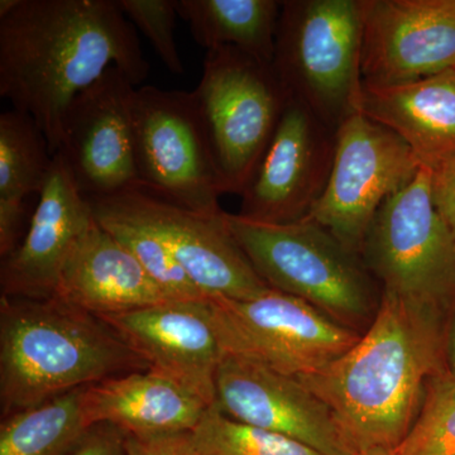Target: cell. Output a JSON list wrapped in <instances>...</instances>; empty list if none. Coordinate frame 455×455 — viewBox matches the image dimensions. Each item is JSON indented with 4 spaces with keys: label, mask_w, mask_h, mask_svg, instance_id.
Returning a JSON list of instances; mask_svg holds the SVG:
<instances>
[{
    "label": "cell",
    "mask_w": 455,
    "mask_h": 455,
    "mask_svg": "<svg viewBox=\"0 0 455 455\" xmlns=\"http://www.w3.org/2000/svg\"><path fill=\"white\" fill-rule=\"evenodd\" d=\"M113 66L134 86L148 77L118 0H20L0 18V97L35 119L52 155L71 101Z\"/></svg>",
    "instance_id": "1"
},
{
    "label": "cell",
    "mask_w": 455,
    "mask_h": 455,
    "mask_svg": "<svg viewBox=\"0 0 455 455\" xmlns=\"http://www.w3.org/2000/svg\"><path fill=\"white\" fill-rule=\"evenodd\" d=\"M447 313L383 290L361 339L333 363L300 381L331 407L355 453L395 449L423 407L427 382L445 366Z\"/></svg>",
    "instance_id": "2"
},
{
    "label": "cell",
    "mask_w": 455,
    "mask_h": 455,
    "mask_svg": "<svg viewBox=\"0 0 455 455\" xmlns=\"http://www.w3.org/2000/svg\"><path fill=\"white\" fill-rule=\"evenodd\" d=\"M148 364L100 317L56 298L0 300L3 415Z\"/></svg>",
    "instance_id": "3"
},
{
    "label": "cell",
    "mask_w": 455,
    "mask_h": 455,
    "mask_svg": "<svg viewBox=\"0 0 455 455\" xmlns=\"http://www.w3.org/2000/svg\"><path fill=\"white\" fill-rule=\"evenodd\" d=\"M230 235L269 289L313 305L359 334L372 324L383 290L361 254L315 221L259 223L224 212Z\"/></svg>",
    "instance_id": "4"
},
{
    "label": "cell",
    "mask_w": 455,
    "mask_h": 455,
    "mask_svg": "<svg viewBox=\"0 0 455 455\" xmlns=\"http://www.w3.org/2000/svg\"><path fill=\"white\" fill-rule=\"evenodd\" d=\"M272 66L287 94L337 131L363 90L362 0L283 2Z\"/></svg>",
    "instance_id": "5"
},
{
    "label": "cell",
    "mask_w": 455,
    "mask_h": 455,
    "mask_svg": "<svg viewBox=\"0 0 455 455\" xmlns=\"http://www.w3.org/2000/svg\"><path fill=\"white\" fill-rule=\"evenodd\" d=\"M224 194L241 196L289 100L274 66L233 47L206 51L194 90Z\"/></svg>",
    "instance_id": "6"
},
{
    "label": "cell",
    "mask_w": 455,
    "mask_h": 455,
    "mask_svg": "<svg viewBox=\"0 0 455 455\" xmlns=\"http://www.w3.org/2000/svg\"><path fill=\"white\" fill-rule=\"evenodd\" d=\"M132 128L142 191L200 214L223 212L224 191L193 92L137 88Z\"/></svg>",
    "instance_id": "7"
},
{
    "label": "cell",
    "mask_w": 455,
    "mask_h": 455,
    "mask_svg": "<svg viewBox=\"0 0 455 455\" xmlns=\"http://www.w3.org/2000/svg\"><path fill=\"white\" fill-rule=\"evenodd\" d=\"M362 259L385 291L448 314L455 301V235L434 204L430 167L423 164L382 204Z\"/></svg>",
    "instance_id": "8"
},
{
    "label": "cell",
    "mask_w": 455,
    "mask_h": 455,
    "mask_svg": "<svg viewBox=\"0 0 455 455\" xmlns=\"http://www.w3.org/2000/svg\"><path fill=\"white\" fill-rule=\"evenodd\" d=\"M208 305L223 355L296 379L324 370L362 337L313 305L276 290L243 300L212 299Z\"/></svg>",
    "instance_id": "9"
},
{
    "label": "cell",
    "mask_w": 455,
    "mask_h": 455,
    "mask_svg": "<svg viewBox=\"0 0 455 455\" xmlns=\"http://www.w3.org/2000/svg\"><path fill=\"white\" fill-rule=\"evenodd\" d=\"M421 166L411 147L395 132L363 113L352 114L335 134L333 169L324 194L305 220L325 228L362 256L377 212Z\"/></svg>",
    "instance_id": "10"
},
{
    "label": "cell",
    "mask_w": 455,
    "mask_h": 455,
    "mask_svg": "<svg viewBox=\"0 0 455 455\" xmlns=\"http://www.w3.org/2000/svg\"><path fill=\"white\" fill-rule=\"evenodd\" d=\"M136 89L127 75L113 66L66 110L56 154L86 199L142 190L132 128Z\"/></svg>",
    "instance_id": "11"
},
{
    "label": "cell",
    "mask_w": 455,
    "mask_h": 455,
    "mask_svg": "<svg viewBox=\"0 0 455 455\" xmlns=\"http://www.w3.org/2000/svg\"><path fill=\"white\" fill-rule=\"evenodd\" d=\"M335 134L337 131L289 95L276 131L242 191L238 215L269 224L305 220L331 178Z\"/></svg>",
    "instance_id": "12"
},
{
    "label": "cell",
    "mask_w": 455,
    "mask_h": 455,
    "mask_svg": "<svg viewBox=\"0 0 455 455\" xmlns=\"http://www.w3.org/2000/svg\"><path fill=\"white\" fill-rule=\"evenodd\" d=\"M451 68L455 0H362L363 85H398Z\"/></svg>",
    "instance_id": "13"
},
{
    "label": "cell",
    "mask_w": 455,
    "mask_h": 455,
    "mask_svg": "<svg viewBox=\"0 0 455 455\" xmlns=\"http://www.w3.org/2000/svg\"><path fill=\"white\" fill-rule=\"evenodd\" d=\"M215 390V406L230 419L296 440L322 455H357L331 407L296 377L223 355Z\"/></svg>",
    "instance_id": "14"
},
{
    "label": "cell",
    "mask_w": 455,
    "mask_h": 455,
    "mask_svg": "<svg viewBox=\"0 0 455 455\" xmlns=\"http://www.w3.org/2000/svg\"><path fill=\"white\" fill-rule=\"evenodd\" d=\"M110 197L161 236L209 300H243L269 289L228 230L224 212L220 215L200 214L142 190Z\"/></svg>",
    "instance_id": "15"
},
{
    "label": "cell",
    "mask_w": 455,
    "mask_h": 455,
    "mask_svg": "<svg viewBox=\"0 0 455 455\" xmlns=\"http://www.w3.org/2000/svg\"><path fill=\"white\" fill-rule=\"evenodd\" d=\"M208 302L170 301L100 319L149 370L211 407L217 401L215 381L223 352Z\"/></svg>",
    "instance_id": "16"
},
{
    "label": "cell",
    "mask_w": 455,
    "mask_h": 455,
    "mask_svg": "<svg viewBox=\"0 0 455 455\" xmlns=\"http://www.w3.org/2000/svg\"><path fill=\"white\" fill-rule=\"evenodd\" d=\"M94 220L88 199L75 185L61 156L53 155L25 238L2 259V295L53 298L66 260Z\"/></svg>",
    "instance_id": "17"
},
{
    "label": "cell",
    "mask_w": 455,
    "mask_h": 455,
    "mask_svg": "<svg viewBox=\"0 0 455 455\" xmlns=\"http://www.w3.org/2000/svg\"><path fill=\"white\" fill-rule=\"evenodd\" d=\"M53 298L98 317L172 301L97 220L66 260Z\"/></svg>",
    "instance_id": "18"
},
{
    "label": "cell",
    "mask_w": 455,
    "mask_h": 455,
    "mask_svg": "<svg viewBox=\"0 0 455 455\" xmlns=\"http://www.w3.org/2000/svg\"><path fill=\"white\" fill-rule=\"evenodd\" d=\"M83 405L89 427L110 424L137 438L191 433L209 409L200 398L151 370L86 386Z\"/></svg>",
    "instance_id": "19"
},
{
    "label": "cell",
    "mask_w": 455,
    "mask_h": 455,
    "mask_svg": "<svg viewBox=\"0 0 455 455\" xmlns=\"http://www.w3.org/2000/svg\"><path fill=\"white\" fill-rule=\"evenodd\" d=\"M359 112L395 132L425 166L455 156V68L398 85H363Z\"/></svg>",
    "instance_id": "20"
},
{
    "label": "cell",
    "mask_w": 455,
    "mask_h": 455,
    "mask_svg": "<svg viewBox=\"0 0 455 455\" xmlns=\"http://www.w3.org/2000/svg\"><path fill=\"white\" fill-rule=\"evenodd\" d=\"M281 4L277 0H176L179 17L206 50L233 47L274 64Z\"/></svg>",
    "instance_id": "21"
},
{
    "label": "cell",
    "mask_w": 455,
    "mask_h": 455,
    "mask_svg": "<svg viewBox=\"0 0 455 455\" xmlns=\"http://www.w3.org/2000/svg\"><path fill=\"white\" fill-rule=\"evenodd\" d=\"M84 388L7 416L0 427V455H65L89 429Z\"/></svg>",
    "instance_id": "22"
},
{
    "label": "cell",
    "mask_w": 455,
    "mask_h": 455,
    "mask_svg": "<svg viewBox=\"0 0 455 455\" xmlns=\"http://www.w3.org/2000/svg\"><path fill=\"white\" fill-rule=\"evenodd\" d=\"M95 220L121 242L172 301L209 299L179 265L161 236L113 197L88 199Z\"/></svg>",
    "instance_id": "23"
},
{
    "label": "cell",
    "mask_w": 455,
    "mask_h": 455,
    "mask_svg": "<svg viewBox=\"0 0 455 455\" xmlns=\"http://www.w3.org/2000/svg\"><path fill=\"white\" fill-rule=\"evenodd\" d=\"M53 155L49 140L29 114L12 109L0 116V199L40 196Z\"/></svg>",
    "instance_id": "24"
},
{
    "label": "cell",
    "mask_w": 455,
    "mask_h": 455,
    "mask_svg": "<svg viewBox=\"0 0 455 455\" xmlns=\"http://www.w3.org/2000/svg\"><path fill=\"white\" fill-rule=\"evenodd\" d=\"M190 440L194 455H322L296 440L230 419L215 405L206 410Z\"/></svg>",
    "instance_id": "25"
},
{
    "label": "cell",
    "mask_w": 455,
    "mask_h": 455,
    "mask_svg": "<svg viewBox=\"0 0 455 455\" xmlns=\"http://www.w3.org/2000/svg\"><path fill=\"white\" fill-rule=\"evenodd\" d=\"M397 455H455V379L448 372L427 382L420 414Z\"/></svg>",
    "instance_id": "26"
},
{
    "label": "cell",
    "mask_w": 455,
    "mask_h": 455,
    "mask_svg": "<svg viewBox=\"0 0 455 455\" xmlns=\"http://www.w3.org/2000/svg\"><path fill=\"white\" fill-rule=\"evenodd\" d=\"M123 14L148 38L171 73H184L178 44L175 42L176 0H118Z\"/></svg>",
    "instance_id": "27"
},
{
    "label": "cell",
    "mask_w": 455,
    "mask_h": 455,
    "mask_svg": "<svg viewBox=\"0 0 455 455\" xmlns=\"http://www.w3.org/2000/svg\"><path fill=\"white\" fill-rule=\"evenodd\" d=\"M65 455H127L125 434L110 424L92 425Z\"/></svg>",
    "instance_id": "28"
},
{
    "label": "cell",
    "mask_w": 455,
    "mask_h": 455,
    "mask_svg": "<svg viewBox=\"0 0 455 455\" xmlns=\"http://www.w3.org/2000/svg\"><path fill=\"white\" fill-rule=\"evenodd\" d=\"M430 169L434 204L455 235V156Z\"/></svg>",
    "instance_id": "29"
},
{
    "label": "cell",
    "mask_w": 455,
    "mask_h": 455,
    "mask_svg": "<svg viewBox=\"0 0 455 455\" xmlns=\"http://www.w3.org/2000/svg\"><path fill=\"white\" fill-rule=\"evenodd\" d=\"M127 455H194L190 433L137 438L125 435Z\"/></svg>",
    "instance_id": "30"
},
{
    "label": "cell",
    "mask_w": 455,
    "mask_h": 455,
    "mask_svg": "<svg viewBox=\"0 0 455 455\" xmlns=\"http://www.w3.org/2000/svg\"><path fill=\"white\" fill-rule=\"evenodd\" d=\"M26 200L0 199V256H9L20 243Z\"/></svg>",
    "instance_id": "31"
},
{
    "label": "cell",
    "mask_w": 455,
    "mask_h": 455,
    "mask_svg": "<svg viewBox=\"0 0 455 455\" xmlns=\"http://www.w3.org/2000/svg\"><path fill=\"white\" fill-rule=\"evenodd\" d=\"M444 355L448 373L455 379V301L445 319Z\"/></svg>",
    "instance_id": "32"
},
{
    "label": "cell",
    "mask_w": 455,
    "mask_h": 455,
    "mask_svg": "<svg viewBox=\"0 0 455 455\" xmlns=\"http://www.w3.org/2000/svg\"><path fill=\"white\" fill-rule=\"evenodd\" d=\"M18 2H20V0H2V2H0V18L11 13V12L17 7Z\"/></svg>",
    "instance_id": "33"
},
{
    "label": "cell",
    "mask_w": 455,
    "mask_h": 455,
    "mask_svg": "<svg viewBox=\"0 0 455 455\" xmlns=\"http://www.w3.org/2000/svg\"><path fill=\"white\" fill-rule=\"evenodd\" d=\"M357 455H397L395 449L376 448L370 451H361Z\"/></svg>",
    "instance_id": "34"
}]
</instances>
